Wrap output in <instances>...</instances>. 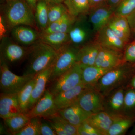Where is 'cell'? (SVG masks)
I'll return each mask as SVG.
<instances>
[{"mask_svg":"<svg viewBox=\"0 0 135 135\" xmlns=\"http://www.w3.org/2000/svg\"><path fill=\"white\" fill-rule=\"evenodd\" d=\"M1 21L9 31L19 25L36 29L33 10L25 0H5L1 3Z\"/></svg>","mask_w":135,"mask_h":135,"instance_id":"6da1fadb","label":"cell"},{"mask_svg":"<svg viewBox=\"0 0 135 135\" xmlns=\"http://www.w3.org/2000/svg\"><path fill=\"white\" fill-rule=\"evenodd\" d=\"M58 51L46 44L40 41L29 47L24 75L35 77L54 65Z\"/></svg>","mask_w":135,"mask_h":135,"instance_id":"7a4b0ae2","label":"cell"},{"mask_svg":"<svg viewBox=\"0 0 135 135\" xmlns=\"http://www.w3.org/2000/svg\"><path fill=\"white\" fill-rule=\"evenodd\" d=\"M134 69L133 64L123 63L107 72L94 86L101 95L105 96L114 90L126 86Z\"/></svg>","mask_w":135,"mask_h":135,"instance_id":"3957f363","label":"cell"},{"mask_svg":"<svg viewBox=\"0 0 135 135\" xmlns=\"http://www.w3.org/2000/svg\"><path fill=\"white\" fill-rule=\"evenodd\" d=\"M68 33L70 43L79 48L94 40L96 35L88 15L77 17Z\"/></svg>","mask_w":135,"mask_h":135,"instance_id":"277c9868","label":"cell"},{"mask_svg":"<svg viewBox=\"0 0 135 135\" xmlns=\"http://www.w3.org/2000/svg\"><path fill=\"white\" fill-rule=\"evenodd\" d=\"M0 74L1 93L5 94H17L35 77L16 75L10 70L7 64L1 61H0Z\"/></svg>","mask_w":135,"mask_h":135,"instance_id":"5b68a950","label":"cell"},{"mask_svg":"<svg viewBox=\"0 0 135 135\" xmlns=\"http://www.w3.org/2000/svg\"><path fill=\"white\" fill-rule=\"evenodd\" d=\"M79 49L69 43L58 51L48 83L55 80L77 63Z\"/></svg>","mask_w":135,"mask_h":135,"instance_id":"8992f818","label":"cell"},{"mask_svg":"<svg viewBox=\"0 0 135 135\" xmlns=\"http://www.w3.org/2000/svg\"><path fill=\"white\" fill-rule=\"evenodd\" d=\"M29 47L17 43L10 36H2L0 43V61L8 65H14L26 58Z\"/></svg>","mask_w":135,"mask_h":135,"instance_id":"52a82bcc","label":"cell"},{"mask_svg":"<svg viewBox=\"0 0 135 135\" xmlns=\"http://www.w3.org/2000/svg\"><path fill=\"white\" fill-rule=\"evenodd\" d=\"M81 74L82 68L76 63L70 70L50 83L47 89L54 96L72 89L82 83Z\"/></svg>","mask_w":135,"mask_h":135,"instance_id":"ba28073f","label":"cell"},{"mask_svg":"<svg viewBox=\"0 0 135 135\" xmlns=\"http://www.w3.org/2000/svg\"><path fill=\"white\" fill-rule=\"evenodd\" d=\"M77 103L90 114L104 111V97L93 86L86 85L79 96Z\"/></svg>","mask_w":135,"mask_h":135,"instance_id":"9c48e42d","label":"cell"},{"mask_svg":"<svg viewBox=\"0 0 135 135\" xmlns=\"http://www.w3.org/2000/svg\"><path fill=\"white\" fill-rule=\"evenodd\" d=\"M58 113V109L54 102V95L47 89L34 106L26 113L31 118H48Z\"/></svg>","mask_w":135,"mask_h":135,"instance_id":"30bf717a","label":"cell"},{"mask_svg":"<svg viewBox=\"0 0 135 135\" xmlns=\"http://www.w3.org/2000/svg\"><path fill=\"white\" fill-rule=\"evenodd\" d=\"M126 88L123 86L114 90L104 97V111L114 118L124 116V96Z\"/></svg>","mask_w":135,"mask_h":135,"instance_id":"8fae6325","label":"cell"},{"mask_svg":"<svg viewBox=\"0 0 135 135\" xmlns=\"http://www.w3.org/2000/svg\"><path fill=\"white\" fill-rule=\"evenodd\" d=\"M9 32L10 37L13 40L25 47H30L40 41V32L30 26H16Z\"/></svg>","mask_w":135,"mask_h":135,"instance_id":"7c38bea8","label":"cell"},{"mask_svg":"<svg viewBox=\"0 0 135 135\" xmlns=\"http://www.w3.org/2000/svg\"><path fill=\"white\" fill-rule=\"evenodd\" d=\"M114 11L105 3L90 9L88 14V18L96 34L107 26L114 15Z\"/></svg>","mask_w":135,"mask_h":135,"instance_id":"4fadbf2b","label":"cell"},{"mask_svg":"<svg viewBox=\"0 0 135 135\" xmlns=\"http://www.w3.org/2000/svg\"><path fill=\"white\" fill-rule=\"evenodd\" d=\"M124 62L123 51L101 47L95 65L103 68L112 69Z\"/></svg>","mask_w":135,"mask_h":135,"instance_id":"5bb4252c","label":"cell"},{"mask_svg":"<svg viewBox=\"0 0 135 135\" xmlns=\"http://www.w3.org/2000/svg\"><path fill=\"white\" fill-rule=\"evenodd\" d=\"M95 40L101 47L117 50L123 52L127 45L107 25L97 33Z\"/></svg>","mask_w":135,"mask_h":135,"instance_id":"9a60e30c","label":"cell"},{"mask_svg":"<svg viewBox=\"0 0 135 135\" xmlns=\"http://www.w3.org/2000/svg\"><path fill=\"white\" fill-rule=\"evenodd\" d=\"M23 113L17 94L1 93L0 117L3 119Z\"/></svg>","mask_w":135,"mask_h":135,"instance_id":"2e32d148","label":"cell"},{"mask_svg":"<svg viewBox=\"0 0 135 135\" xmlns=\"http://www.w3.org/2000/svg\"><path fill=\"white\" fill-rule=\"evenodd\" d=\"M101 46L95 40L80 48L77 62L81 68L95 65Z\"/></svg>","mask_w":135,"mask_h":135,"instance_id":"e0dca14e","label":"cell"},{"mask_svg":"<svg viewBox=\"0 0 135 135\" xmlns=\"http://www.w3.org/2000/svg\"><path fill=\"white\" fill-rule=\"evenodd\" d=\"M53 66L39 73L36 75V80L32 91L28 107V111L32 108L46 91L47 84L52 72Z\"/></svg>","mask_w":135,"mask_h":135,"instance_id":"ac0fdd59","label":"cell"},{"mask_svg":"<svg viewBox=\"0 0 135 135\" xmlns=\"http://www.w3.org/2000/svg\"><path fill=\"white\" fill-rule=\"evenodd\" d=\"M58 113L69 123L77 127L86 120L91 115L83 110L77 101L65 109L59 110Z\"/></svg>","mask_w":135,"mask_h":135,"instance_id":"d6986e66","label":"cell"},{"mask_svg":"<svg viewBox=\"0 0 135 135\" xmlns=\"http://www.w3.org/2000/svg\"><path fill=\"white\" fill-rule=\"evenodd\" d=\"M107 25L126 44L129 42L131 30L126 17L114 14Z\"/></svg>","mask_w":135,"mask_h":135,"instance_id":"ffe728a7","label":"cell"},{"mask_svg":"<svg viewBox=\"0 0 135 135\" xmlns=\"http://www.w3.org/2000/svg\"><path fill=\"white\" fill-rule=\"evenodd\" d=\"M86 85L81 83L79 85L54 96L55 103L58 111L76 103Z\"/></svg>","mask_w":135,"mask_h":135,"instance_id":"44dd1931","label":"cell"},{"mask_svg":"<svg viewBox=\"0 0 135 135\" xmlns=\"http://www.w3.org/2000/svg\"><path fill=\"white\" fill-rule=\"evenodd\" d=\"M115 118L104 111L91 114L86 121L94 127L101 135H107Z\"/></svg>","mask_w":135,"mask_h":135,"instance_id":"7402d4cb","label":"cell"},{"mask_svg":"<svg viewBox=\"0 0 135 135\" xmlns=\"http://www.w3.org/2000/svg\"><path fill=\"white\" fill-rule=\"evenodd\" d=\"M40 41L47 44L57 51L70 43V38L67 33H40Z\"/></svg>","mask_w":135,"mask_h":135,"instance_id":"603a6c76","label":"cell"},{"mask_svg":"<svg viewBox=\"0 0 135 135\" xmlns=\"http://www.w3.org/2000/svg\"><path fill=\"white\" fill-rule=\"evenodd\" d=\"M36 29L41 32L49 25L48 3L45 0H38L34 12Z\"/></svg>","mask_w":135,"mask_h":135,"instance_id":"cb8c5ba5","label":"cell"},{"mask_svg":"<svg viewBox=\"0 0 135 135\" xmlns=\"http://www.w3.org/2000/svg\"><path fill=\"white\" fill-rule=\"evenodd\" d=\"M76 18L67 12L61 18L49 25L41 33L52 32L67 33L70 31Z\"/></svg>","mask_w":135,"mask_h":135,"instance_id":"d4e9b609","label":"cell"},{"mask_svg":"<svg viewBox=\"0 0 135 135\" xmlns=\"http://www.w3.org/2000/svg\"><path fill=\"white\" fill-rule=\"evenodd\" d=\"M111 69L95 65L83 68H82L81 74L82 82L85 85L94 86L104 74Z\"/></svg>","mask_w":135,"mask_h":135,"instance_id":"484cf974","label":"cell"},{"mask_svg":"<svg viewBox=\"0 0 135 135\" xmlns=\"http://www.w3.org/2000/svg\"><path fill=\"white\" fill-rule=\"evenodd\" d=\"M135 123V116H123L115 118L107 135L125 134Z\"/></svg>","mask_w":135,"mask_h":135,"instance_id":"4316f807","label":"cell"},{"mask_svg":"<svg viewBox=\"0 0 135 135\" xmlns=\"http://www.w3.org/2000/svg\"><path fill=\"white\" fill-rule=\"evenodd\" d=\"M63 3L68 12L75 17L88 15L90 9L88 0H64Z\"/></svg>","mask_w":135,"mask_h":135,"instance_id":"83f0119b","label":"cell"},{"mask_svg":"<svg viewBox=\"0 0 135 135\" xmlns=\"http://www.w3.org/2000/svg\"><path fill=\"white\" fill-rule=\"evenodd\" d=\"M30 119L26 113H22L3 120L9 134L16 135L28 123Z\"/></svg>","mask_w":135,"mask_h":135,"instance_id":"f1b7e54d","label":"cell"},{"mask_svg":"<svg viewBox=\"0 0 135 135\" xmlns=\"http://www.w3.org/2000/svg\"><path fill=\"white\" fill-rule=\"evenodd\" d=\"M36 80V77L35 76L17 94L23 113H26L28 111L29 102Z\"/></svg>","mask_w":135,"mask_h":135,"instance_id":"f546056e","label":"cell"},{"mask_svg":"<svg viewBox=\"0 0 135 135\" xmlns=\"http://www.w3.org/2000/svg\"><path fill=\"white\" fill-rule=\"evenodd\" d=\"M48 3L49 25L60 19L64 15L68 12L67 8L64 3Z\"/></svg>","mask_w":135,"mask_h":135,"instance_id":"4dcf8cb0","label":"cell"},{"mask_svg":"<svg viewBox=\"0 0 135 135\" xmlns=\"http://www.w3.org/2000/svg\"><path fill=\"white\" fill-rule=\"evenodd\" d=\"M124 116H135V89L126 88L124 96Z\"/></svg>","mask_w":135,"mask_h":135,"instance_id":"1f68e13d","label":"cell"},{"mask_svg":"<svg viewBox=\"0 0 135 135\" xmlns=\"http://www.w3.org/2000/svg\"><path fill=\"white\" fill-rule=\"evenodd\" d=\"M41 118L39 117L30 118L28 123L16 135H41Z\"/></svg>","mask_w":135,"mask_h":135,"instance_id":"d6a6232c","label":"cell"},{"mask_svg":"<svg viewBox=\"0 0 135 135\" xmlns=\"http://www.w3.org/2000/svg\"><path fill=\"white\" fill-rule=\"evenodd\" d=\"M47 120L56 123L62 128L68 135H78L77 127L69 123L68 121L64 119L59 114L48 118H44Z\"/></svg>","mask_w":135,"mask_h":135,"instance_id":"836d02e7","label":"cell"},{"mask_svg":"<svg viewBox=\"0 0 135 135\" xmlns=\"http://www.w3.org/2000/svg\"><path fill=\"white\" fill-rule=\"evenodd\" d=\"M135 10V0H122L114 11V15L127 17Z\"/></svg>","mask_w":135,"mask_h":135,"instance_id":"e575fe53","label":"cell"},{"mask_svg":"<svg viewBox=\"0 0 135 135\" xmlns=\"http://www.w3.org/2000/svg\"><path fill=\"white\" fill-rule=\"evenodd\" d=\"M125 62L135 64V40L126 45L123 51Z\"/></svg>","mask_w":135,"mask_h":135,"instance_id":"d590c367","label":"cell"},{"mask_svg":"<svg viewBox=\"0 0 135 135\" xmlns=\"http://www.w3.org/2000/svg\"><path fill=\"white\" fill-rule=\"evenodd\" d=\"M40 133L41 135H57L47 121L43 118L41 119Z\"/></svg>","mask_w":135,"mask_h":135,"instance_id":"8d00e7d4","label":"cell"},{"mask_svg":"<svg viewBox=\"0 0 135 135\" xmlns=\"http://www.w3.org/2000/svg\"><path fill=\"white\" fill-rule=\"evenodd\" d=\"M80 125L87 131L89 135H101V134L94 127L88 123L86 120Z\"/></svg>","mask_w":135,"mask_h":135,"instance_id":"74e56055","label":"cell"},{"mask_svg":"<svg viewBox=\"0 0 135 135\" xmlns=\"http://www.w3.org/2000/svg\"><path fill=\"white\" fill-rule=\"evenodd\" d=\"M47 121L56 133L57 135H68V134L62 128L59 126L56 123H55V122H53L50 121Z\"/></svg>","mask_w":135,"mask_h":135,"instance_id":"f35d334b","label":"cell"},{"mask_svg":"<svg viewBox=\"0 0 135 135\" xmlns=\"http://www.w3.org/2000/svg\"><path fill=\"white\" fill-rule=\"evenodd\" d=\"M126 17L130 26L131 32L134 33L135 34V10Z\"/></svg>","mask_w":135,"mask_h":135,"instance_id":"ab89813d","label":"cell"},{"mask_svg":"<svg viewBox=\"0 0 135 135\" xmlns=\"http://www.w3.org/2000/svg\"><path fill=\"white\" fill-rule=\"evenodd\" d=\"M126 88H131L135 89V67L134 70L133 71L130 79L126 85Z\"/></svg>","mask_w":135,"mask_h":135,"instance_id":"60d3db41","label":"cell"},{"mask_svg":"<svg viewBox=\"0 0 135 135\" xmlns=\"http://www.w3.org/2000/svg\"><path fill=\"white\" fill-rule=\"evenodd\" d=\"M122 0H106L105 3L111 8L115 10Z\"/></svg>","mask_w":135,"mask_h":135,"instance_id":"b9f144b4","label":"cell"},{"mask_svg":"<svg viewBox=\"0 0 135 135\" xmlns=\"http://www.w3.org/2000/svg\"><path fill=\"white\" fill-rule=\"evenodd\" d=\"M106 0H88L90 8L105 3Z\"/></svg>","mask_w":135,"mask_h":135,"instance_id":"7bdbcfd3","label":"cell"},{"mask_svg":"<svg viewBox=\"0 0 135 135\" xmlns=\"http://www.w3.org/2000/svg\"><path fill=\"white\" fill-rule=\"evenodd\" d=\"M25 1L32 8V9L33 10L34 12L36 3L38 0H25Z\"/></svg>","mask_w":135,"mask_h":135,"instance_id":"ee69618b","label":"cell"},{"mask_svg":"<svg viewBox=\"0 0 135 135\" xmlns=\"http://www.w3.org/2000/svg\"><path fill=\"white\" fill-rule=\"evenodd\" d=\"M48 3H63L64 0H45Z\"/></svg>","mask_w":135,"mask_h":135,"instance_id":"f6af8a7d","label":"cell"},{"mask_svg":"<svg viewBox=\"0 0 135 135\" xmlns=\"http://www.w3.org/2000/svg\"><path fill=\"white\" fill-rule=\"evenodd\" d=\"M131 134L135 135V126H134L133 129H132Z\"/></svg>","mask_w":135,"mask_h":135,"instance_id":"bcb514c9","label":"cell"},{"mask_svg":"<svg viewBox=\"0 0 135 135\" xmlns=\"http://www.w3.org/2000/svg\"><path fill=\"white\" fill-rule=\"evenodd\" d=\"M133 65H134V66L135 67V64H133Z\"/></svg>","mask_w":135,"mask_h":135,"instance_id":"7dc6e473","label":"cell"}]
</instances>
